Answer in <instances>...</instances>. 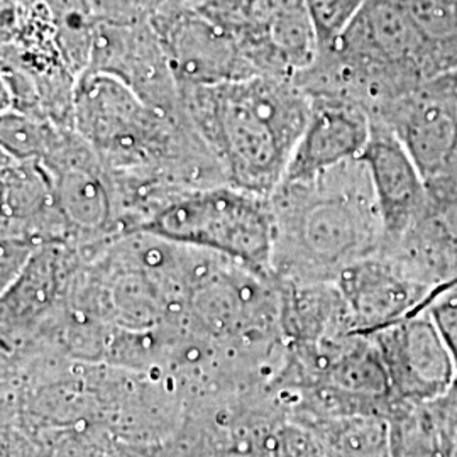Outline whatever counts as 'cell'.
<instances>
[{"mask_svg":"<svg viewBox=\"0 0 457 457\" xmlns=\"http://www.w3.org/2000/svg\"><path fill=\"white\" fill-rule=\"evenodd\" d=\"M334 457H392L390 424L378 413L336 415L322 427Z\"/></svg>","mask_w":457,"mask_h":457,"instance_id":"cell-14","label":"cell"},{"mask_svg":"<svg viewBox=\"0 0 457 457\" xmlns=\"http://www.w3.org/2000/svg\"><path fill=\"white\" fill-rule=\"evenodd\" d=\"M312 114L283 181L305 180L360 158L371 136V115L345 98L311 96Z\"/></svg>","mask_w":457,"mask_h":457,"instance_id":"cell-13","label":"cell"},{"mask_svg":"<svg viewBox=\"0 0 457 457\" xmlns=\"http://www.w3.org/2000/svg\"><path fill=\"white\" fill-rule=\"evenodd\" d=\"M65 126L48 119L4 111L0 120L2 151L19 160L45 162Z\"/></svg>","mask_w":457,"mask_h":457,"instance_id":"cell-15","label":"cell"},{"mask_svg":"<svg viewBox=\"0 0 457 457\" xmlns=\"http://www.w3.org/2000/svg\"><path fill=\"white\" fill-rule=\"evenodd\" d=\"M268 198L275 226L273 277L336 281L344 268L383 251L385 228L361 158L312 179L281 181Z\"/></svg>","mask_w":457,"mask_h":457,"instance_id":"cell-1","label":"cell"},{"mask_svg":"<svg viewBox=\"0 0 457 457\" xmlns=\"http://www.w3.org/2000/svg\"><path fill=\"white\" fill-rule=\"evenodd\" d=\"M334 283L351 312L353 334H373L424 312L432 295V288L385 253L344 268Z\"/></svg>","mask_w":457,"mask_h":457,"instance_id":"cell-10","label":"cell"},{"mask_svg":"<svg viewBox=\"0 0 457 457\" xmlns=\"http://www.w3.org/2000/svg\"><path fill=\"white\" fill-rule=\"evenodd\" d=\"M424 311L430 313L436 326L439 327L457 366V283L432 292Z\"/></svg>","mask_w":457,"mask_h":457,"instance_id":"cell-17","label":"cell"},{"mask_svg":"<svg viewBox=\"0 0 457 457\" xmlns=\"http://www.w3.org/2000/svg\"><path fill=\"white\" fill-rule=\"evenodd\" d=\"M85 2H87V0H85Z\"/></svg>","mask_w":457,"mask_h":457,"instance_id":"cell-20","label":"cell"},{"mask_svg":"<svg viewBox=\"0 0 457 457\" xmlns=\"http://www.w3.org/2000/svg\"><path fill=\"white\" fill-rule=\"evenodd\" d=\"M422 88L437 94L442 97L454 98L457 100V63L451 68H447L445 71H442L439 75H436L434 79L427 80L422 85Z\"/></svg>","mask_w":457,"mask_h":457,"instance_id":"cell-18","label":"cell"},{"mask_svg":"<svg viewBox=\"0 0 457 457\" xmlns=\"http://www.w3.org/2000/svg\"><path fill=\"white\" fill-rule=\"evenodd\" d=\"M87 258V247L41 245L21 275L2 290V334L21 339L65 309Z\"/></svg>","mask_w":457,"mask_h":457,"instance_id":"cell-8","label":"cell"},{"mask_svg":"<svg viewBox=\"0 0 457 457\" xmlns=\"http://www.w3.org/2000/svg\"><path fill=\"white\" fill-rule=\"evenodd\" d=\"M373 120L370 141L360 158L368 166L385 228L383 251L395 245L428 205V187L398 136Z\"/></svg>","mask_w":457,"mask_h":457,"instance_id":"cell-11","label":"cell"},{"mask_svg":"<svg viewBox=\"0 0 457 457\" xmlns=\"http://www.w3.org/2000/svg\"><path fill=\"white\" fill-rule=\"evenodd\" d=\"M368 336L373 337L390 376L393 400L432 403L453 390L456 361L428 312L413 313Z\"/></svg>","mask_w":457,"mask_h":457,"instance_id":"cell-6","label":"cell"},{"mask_svg":"<svg viewBox=\"0 0 457 457\" xmlns=\"http://www.w3.org/2000/svg\"><path fill=\"white\" fill-rule=\"evenodd\" d=\"M87 71L115 77L156 109L183 111L181 87L149 19L132 22L97 19Z\"/></svg>","mask_w":457,"mask_h":457,"instance_id":"cell-7","label":"cell"},{"mask_svg":"<svg viewBox=\"0 0 457 457\" xmlns=\"http://www.w3.org/2000/svg\"><path fill=\"white\" fill-rule=\"evenodd\" d=\"M445 400H449L453 405H451V410H453V413H454V419H456L457 422V378L456 383H454V386H453V390L447 393L445 396H444Z\"/></svg>","mask_w":457,"mask_h":457,"instance_id":"cell-19","label":"cell"},{"mask_svg":"<svg viewBox=\"0 0 457 457\" xmlns=\"http://www.w3.org/2000/svg\"><path fill=\"white\" fill-rule=\"evenodd\" d=\"M149 21L181 88L258 79L236 36L190 0L166 5Z\"/></svg>","mask_w":457,"mask_h":457,"instance_id":"cell-5","label":"cell"},{"mask_svg":"<svg viewBox=\"0 0 457 457\" xmlns=\"http://www.w3.org/2000/svg\"><path fill=\"white\" fill-rule=\"evenodd\" d=\"M134 232L211 251L273 275L275 226L270 198L228 183L168 196Z\"/></svg>","mask_w":457,"mask_h":457,"instance_id":"cell-3","label":"cell"},{"mask_svg":"<svg viewBox=\"0 0 457 457\" xmlns=\"http://www.w3.org/2000/svg\"><path fill=\"white\" fill-rule=\"evenodd\" d=\"M181 105L226 183L262 196L285 179L312 114L294 79L273 77L183 87Z\"/></svg>","mask_w":457,"mask_h":457,"instance_id":"cell-2","label":"cell"},{"mask_svg":"<svg viewBox=\"0 0 457 457\" xmlns=\"http://www.w3.org/2000/svg\"><path fill=\"white\" fill-rule=\"evenodd\" d=\"M45 164L53 177L68 245L90 247L126 234L114 183L75 128H65Z\"/></svg>","mask_w":457,"mask_h":457,"instance_id":"cell-4","label":"cell"},{"mask_svg":"<svg viewBox=\"0 0 457 457\" xmlns=\"http://www.w3.org/2000/svg\"><path fill=\"white\" fill-rule=\"evenodd\" d=\"M2 239L41 247L68 245L53 177L37 160H19L2 151Z\"/></svg>","mask_w":457,"mask_h":457,"instance_id":"cell-12","label":"cell"},{"mask_svg":"<svg viewBox=\"0 0 457 457\" xmlns=\"http://www.w3.org/2000/svg\"><path fill=\"white\" fill-rule=\"evenodd\" d=\"M371 119L392 128L427 187L457 183V100L415 88Z\"/></svg>","mask_w":457,"mask_h":457,"instance_id":"cell-9","label":"cell"},{"mask_svg":"<svg viewBox=\"0 0 457 457\" xmlns=\"http://www.w3.org/2000/svg\"><path fill=\"white\" fill-rule=\"evenodd\" d=\"M364 4L366 0H307L320 53L337 43Z\"/></svg>","mask_w":457,"mask_h":457,"instance_id":"cell-16","label":"cell"}]
</instances>
